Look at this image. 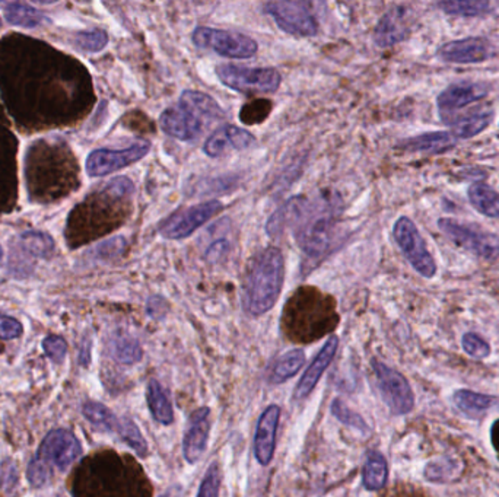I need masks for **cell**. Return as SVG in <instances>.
I'll list each match as a JSON object with an SVG mask.
<instances>
[{"label":"cell","instance_id":"cell-43","mask_svg":"<svg viewBox=\"0 0 499 497\" xmlns=\"http://www.w3.org/2000/svg\"><path fill=\"white\" fill-rule=\"evenodd\" d=\"M383 497H431L424 490L418 489L415 485H397L388 490Z\"/></svg>","mask_w":499,"mask_h":497},{"label":"cell","instance_id":"cell-33","mask_svg":"<svg viewBox=\"0 0 499 497\" xmlns=\"http://www.w3.org/2000/svg\"><path fill=\"white\" fill-rule=\"evenodd\" d=\"M20 492V471L12 460L0 464V497H15Z\"/></svg>","mask_w":499,"mask_h":497},{"label":"cell","instance_id":"cell-18","mask_svg":"<svg viewBox=\"0 0 499 497\" xmlns=\"http://www.w3.org/2000/svg\"><path fill=\"white\" fill-rule=\"evenodd\" d=\"M280 407L269 406L260 416L254 438V453L262 466H269L272 461L276 446V430L279 425Z\"/></svg>","mask_w":499,"mask_h":497},{"label":"cell","instance_id":"cell-5","mask_svg":"<svg viewBox=\"0 0 499 497\" xmlns=\"http://www.w3.org/2000/svg\"><path fill=\"white\" fill-rule=\"evenodd\" d=\"M220 82L244 95H257L276 92L282 84V76L273 68H244L237 64L216 66Z\"/></svg>","mask_w":499,"mask_h":497},{"label":"cell","instance_id":"cell-23","mask_svg":"<svg viewBox=\"0 0 499 497\" xmlns=\"http://www.w3.org/2000/svg\"><path fill=\"white\" fill-rule=\"evenodd\" d=\"M453 400H454L457 409L471 418H482L487 410L495 406L496 402L495 397L478 394V393H473L470 390L455 391Z\"/></svg>","mask_w":499,"mask_h":497},{"label":"cell","instance_id":"cell-30","mask_svg":"<svg viewBox=\"0 0 499 497\" xmlns=\"http://www.w3.org/2000/svg\"><path fill=\"white\" fill-rule=\"evenodd\" d=\"M18 245L21 250L27 254L37 257V259H46L50 257L54 251V241L50 235L46 232L29 231L20 235Z\"/></svg>","mask_w":499,"mask_h":497},{"label":"cell","instance_id":"cell-34","mask_svg":"<svg viewBox=\"0 0 499 497\" xmlns=\"http://www.w3.org/2000/svg\"><path fill=\"white\" fill-rule=\"evenodd\" d=\"M272 108V101L269 100H254L247 103L241 108V123L247 124V126L262 123L268 119Z\"/></svg>","mask_w":499,"mask_h":497},{"label":"cell","instance_id":"cell-1","mask_svg":"<svg viewBox=\"0 0 499 497\" xmlns=\"http://www.w3.org/2000/svg\"><path fill=\"white\" fill-rule=\"evenodd\" d=\"M339 207L332 197L298 195L287 200L269 220V234L279 235L285 228L294 229L298 247L308 264L316 266L332 251L337 232Z\"/></svg>","mask_w":499,"mask_h":497},{"label":"cell","instance_id":"cell-29","mask_svg":"<svg viewBox=\"0 0 499 497\" xmlns=\"http://www.w3.org/2000/svg\"><path fill=\"white\" fill-rule=\"evenodd\" d=\"M388 468L386 458L379 452H371L368 455L367 462L363 467L362 482L365 489L379 490L387 482Z\"/></svg>","mask_w":499,"mask_h":497},{"label":"cell","instance_id":"cell-26","mask_svg":"<svg viewBox=\"0 0 499 497\" xmlns=\"http://www.w3.org/2000/svg\"><path fill=\"white\" fill-rule=\"evenodd\" d=\"M82 411L87 420L98 429L110 434H121L123 418H117L116 414L104 404L96 402H85Z\"/></svg>","mask_w":499,"mask_h":497},{"label":"cell","instance_id":"cell-14","mask_svg":"<svg viewBox=\"0 0 499 497\" xmlns=\"http://www.w3.org/2000/svg\"><path fill=\"white\" fill-rule=\"evenodd\" d=\"M487 95V87L484 84H473V82H460L448 87L445 91L441 92L438 96V108L441 119L452 123L457 112L466 105L484 100Z\"/></svg>","mask_w":499,"mask_h":497},{"label":"cell","instance_id":"cell-2","mask_svg":"<svg viewBox=\"0 0 499 497\" xmlns=\"http://www.w3.org/2000/svg\"><path fill=\"white\" fill-rule=\"evenodd\" d=\"M337 324L335 299L312 286L296 289L282 315V328L292 342H314L332 333Z\"/></svg>","mask_w":499,"mask_h":497},{"label":"cell","instance_id":"cell-39","mask_svg":"<svg viewBox=\"0 0 499 497\" xmlns=\"http://www.w3.org/2000/svg\"><path fill=\"white\" fill-rule=\"evenodd\" d=\"M463 349L469 356L475 359H487L491 354L489 343L475 333H466L463 335Z\"/></svg>","mask_w":499,"mask_h":497},{"label":"cell","instance_id":"cell-46","mask_svg":"<svg viewBox=\"0 0 499 497\" xmlns=\"http://www.w3.org/2000/svg\"><path fill=\"white\" fill-rule=\"evenodd\" d=\"M491 441L492 445H494V448H495L496 453H498L499 458V420H496V422L494 423V426H492Z\"/></svg>","mask_w":499,"mask_h":497},{"label":"cell","instance_id":"cell-44","mask_svg":"<svg viewBox=\"0 0 499 497\" xmlns=\"http://www.w3.org/2000/svg\"><path fill=\"white\" fill-rule=\"evenodd\" d=\"M228 250H229V244L225 239H218L215 243L211 245V247L206 250V254H204V259L209 263H218L220 260L224 259L227 255Z\"/></svg>","mask_w":499,"mask_h":497},{"label":"cell","instance_id":"cell-32","mask_svg":"<svg viewBox=\"0 0 499 497\" xmlns=\"http://www.w3.org/2000/svg\"><path fill=\"white\" fill-rule=\"evenodd\" d=\"M438 6L444 12L460 16L484 15L491 11V4L484 0H466V2L448 0V2H439Z\"/></svg>","mask_w":499,"mask_h":497},{"label":"cell","instance_id":"cell-41","mask_svg":"<svg viewBox=\"0 0 499 497\" xmlns=\"http://www.w3.org/2000/svg\"><path fill=\"white\" fill-rule=\"evenodd\" d=\"M124 248H126V241L121 236L108 239L105 243L101 244L100 247L96 248V253L100 259H114L117 255H121Z\"/></svg>","mask_w":499,"mask_h":497},{"label":"cell","instance_id":"cell-8","mask_svg":"<svg viewBox=\"0 0 499 497\" xmlns=\"http://www.w3.org/2000/svg\"><path fill=\"white\" fill-rule=\"evenodd\" d=\"M438 228L457 247L469 251L476 257L487 260L499 257V239L491 232H485L479 228L463 225L459 220L448 218L439 220Z\"/></svg>","mask_w":499,"mask_h":497},{"label":"cell","instance_id":"cell-12","mask_svg":"<svg viewBox=\"0 0 499 497\" xmlns=\"http://www.w3.org/2000/svg\"><path fill=\"white\" fill-rule=\"evenodd\" d=\"M82 445L75 435L68 429H54L48 432L36 458L50 471L57 468L66 471L80 457Z\"/></svg>","mask_w":499,"mask_h":497},{"label":"cell","instance_id":"cell-38","mask_svg":"<svg viewBox=\"0 0 499 497\" xmlns=\"http://www.w3.org/2000/svg\"><path fill=\"white\" fill-rule=\"evenodd\" d=\"M220 471L218 462H212L200 485L197 497H220Z\"/></svg>","mask_w":499,"mask_h":497},{"label":"cell","instance_id":"cell-24","mask_svg":"<svg viewBox=\"0 0 499 497\" xmlns=\"http://www.w3.org/2000/svg\"><path fill=\"white\" fill-rule=\"evenodd\" d=\"M146 400H148L149 410L156 422L165 426L171 425L174 420L171 402L168 400L164 388L156 379H151L148 382Z\"/></svg>","mask_w":499,"mask_h":497},{"label":"cell","instance_id":"cell-31","mask_svg":"<svg viewBox=\"0 0 499 497\" xmlns=\"http://www.w3.org/2000/svg\"><path fill=\"white\" fill-rule=\"evenodd\" d=\"M305 362V353L301 349L287 352L282 358L278 359L272 372L273 382H284L291 378L303 368Z\"/></svg>","mask_w":499,"mask_h":497},{"label":"cell","instance_id":"cell-7","mask_svg":"<svg viewBox=\"0 0 499 497\" xmlns=\"http://www.w3.org/2000/svg\"><path fill=\"white\" fill-rule=\"evenodd\" d=\"M193 43L229 59H250L259 50L256 41L240 32L199 27L193 32Z\"/></svg>","mask_w":499,"mask_h":497},{"label":"cell","instance_id":"cell-16","mask_svg":"<svg viewBox=\"0 0 499 497\" xmlns=\"http://www.w3.org/2000/svg\"><path fill=\"white\" fill-rule=\"evenodd\" d=\"M256 144V137L245 128H238L232 124L218 128L206 144L204 145V152L211 158H220L227 155L228 152L244 151Z\"/></svg>","mask_w":499,"mask_h":497},{"label":"cell","instance_id":"cell-13","mask_svg":"<svg viewBox=\"0 0 499 497\" xmlns=\"http://www.w3.org/2000/svg\"><path fill=\"white\" fill-rule=\"evenodd\" d=\"M151 151V142L140 140L124 149H96L87 160V172L91 177H104L137 162Z\"/></svg>","mask_w":499,"mask_h":497},{"label":"cell","instance_id":"cell-10","mask_svg":"<svg viewBox=\"0 0 499 497\" xmlns=\"http://www.w3.org/2000/svg\"><path fill=\"white\" fill-rule=\"evenodd\" d=\"M395 243L399 244L400 250L409 263L420 276L431 278L436 276L437 264L432 259L431 253L428 251L422 235L418 231L415 223L406 216H402L393 228Z\"/></svg>","mask_w":499,"mask_h":497},{"label":"cell","instance_id":"cell-20","mask_svg":"<svg viewBox=\"0 0 499 497\" xmlns=\"http://www.w3.org/2000/svg\"><path fill=\"white\" fill-rule=\"evenodd\" d=\"M337 346H339V338L336 337V335H332V337L329 338L323 349L317 354L316 359L312 360L310 368L305 370V374L303 375L300 384L296 386L295 397L298 398V400H303V398L312 394V391L314 390L317 382L321 378V375L326 372L329 365L332 363L336 352H337Z\"/></svg>","mask_w":499,"mask_h":497},{"label":"cell","instance_id":"cell-42","mask_svg":"<svg viewBox=\"0 0 499 497\" xmlns=\"http://www.w3.org/2000/svg\"><path fill=\"white\" fill-rule=\"evenodd\" d=\"M22 324L12 317L0 314V338L2 340H13L22 335Z\"/></svg>","mask_w":499,"mask_h":497},{"label":"cell","instance_id":"cell-48","mask_svg":"<svg viewBox=\"0 0 499 497\" xmlns=\"http://www.w3.org/2000/svg\"><path fill=\"white\" fill-rule=\"evenodd\" d=\"M2 255H4V248L0 245V259H2Z\"/></svg>","mask_w":499,"mask_h":497},{"label":"cell","instance_id":"cell-35","mask_svg":"<svg viewBox=\"0 0 499 497\" xmlns=\"http://www.w3.org/2000/svg\"><path fill=\"white\" fill-rule=\"evenodd\" d=\"M76 47L87 53H98L104 50L108 45L107 32L103 29H89V31L78 32L75 38Z\"/></svg>","mask_w":499,"mask_h":497},{"label":"cell","instance_id":"cell-15","mask_svg":"<svg viewBox=\"0 0 499 497\" xmlns=\"http://www.w3.org/2000/svg\"><path fill=\"white\" fill-rule=\"evenodd\" d=\"M489 41L480 37H469L463 40L450 41L439 48V57L450 63H480L491 56Z\"/></svg>","mask_w":499,"mask_h":497},{"label":"cell","instance_id":"cell-27","mask_svg":"<svg viewBox=\"0 0 499 497\" xmlns=\"http://www.w3.org/2000/svg\"><path fill=\"white\" fill-rule=\"evenodd\" d=\"M110 353L119 363L135 365L142 359V347L137 338L119 333L110 342Z\"/></svg>","mask_w":499,"mask_h":497},{"label":"cell","instance_id":"cell-36","mask_svg":"<svg viewBox=\"0 0 499 497\" xmlns=\"http://www.w3.org/2000/svg\"><path fill=\"white\" fill-rule=\"evenodd\" d=\"M121 439H123L126 443H128L132 450L137 451V455L140 457H145L146 452H148V445H146V441H145L144 436L140 434L139 427H137V423L130 420V418H123V425H121V434H119Z\"/></svg>","mask_w":499,"mask_h":497},{"label":"cell","instance_id":"cell-21","mask_svg":"<svg viewBox=\"0 0 499 497\" xmlns=\"http://www.w3.org/2000/svg\"><path fill=\"white\" fill-rule=\"evenodd\" d=\"M455 146L454 135L448 132H432L416 136L404 140L400 147L408 152H425V153H441Z\"/></svg>","mask_w":499,"mask_h":497},{"label":"cell","instance_id":"cell-9","mask_svg":"<svg viewBox=\"0 0 499 497\" xmlns=\"http://www.w3.org/2000/svg\"><path fill=\"white\" fill-rule=\"evenodd\" d=\"M224 209V204L218 200H211L196 206L181 209L168 216L167 220L161 222L158 231L165 239L180 241L188 238L190 235L204 227V223L212 220L213 216L218 215Z\"/></svg>","mask_w":499,"mask_h":497},{"label":"cell","instance_id":"cell-3","mask_svg":"<svg viewBox=\"0 0 499 497\" xmlns=\"http://www.w3.org/2000/svg\"><path fill=\"white\" fill-rule=\"evenodd\" d=\"M285 261L279 248L268 247L248 264L244 278V310L259 317L272 310L284 286Z\"/></svg>","mask_w":499,"mask_h":497},{"label":"cell","instance_id":"cell-4","mask_svg":"<svg viewBox=\"0 0 499 497\" xmlns=\"http://www.w3.org/2000/svg\"><path fill=\"white\" fill-rule=\"evenodd\" d=\"M224 119V110L209 94L184 91L179 104L161 114L160 126L165 135L183 142H195L211 124Z\"/></svg>","mask_w":499,"mask_h":497},{"label":"cell","instance_id":"cell-11","mask_svg":"<svg viewBox=\"0 0 499 497\" xmlns=\"http://www.w3.org/2000/svg\"><path fill=\"white\" fill-rule=\"evenodd\" d=\"M372 368L376 372L377 385L384 402L393 414H408L415 406V395L408 379L397 370L388 368L383 362L374 360Z\"/></svg>","mask_w":499,"mask_h":497},{"label":"cell","instance_id":"cell-6","mask_svg":"<svg viewBox=\"0 0 499 497\" xmlns=\"http://www.w3.org/2000/svg\"><path fill=\"white\" fill-rule=\"evenodd\" d=\"M266 15L275 21L282 31L295 37H314L319 32V22L308 2L280 0L264 4Z\"/></svg>","mask_w":499,"mask_h":497},{"label":"cell","instance_id":"cell-22","mask_svg":"<svg viewBox=\"0 0 499 497\" xmlns=\"http://www.w3.org/2000/svg\"><path fill=\"white\" fill-rule=\"evenodd\" d=\"M494 112L489 108H479L475 112H469L466 116H460L453 120L452 126L454 128L455 139H471L479 133L484 132L485 128L492 123Z\"/></svg>","mask_w":499,"mask_h":497},{"label":"cell","instance_id":"cell-40","mask_svg":"<svg viewBox=\"0 0 499 497\" xmlns=\"http://www.w3.org/2000/svg\"><path fill=\"white\" fill-rule=\"evenodd\" d=\"M43 351L48 359H52L53 362H63L68 353V344L63 338L59 335H48L43 342Z\"/></svg>","mask_w":499,"mask_h":497},{"label":"cell","instance_id":"cell-19","mask_svg":"<svg viewBox=\"0 0 499 497\" xmlns=\"http://www.w3.org/2000/svg\"><path fill=\"white\" fill-rule=\"evenodd\" d=\"M409 32L408 11L397 6L388 11L379 20L374 31V41L381 48L392 47L400 41L404 40Z\"/></svg>","mask_w":499,"mask_h":497},{"label":"cell","instance_id":"cell-49","mask_svg":"<svg viewBox=\"0 0 499 497\" xmlns=\"http://www.w3.org/2000/svg\"><path fill=\"white\" fill-rule=\"evenodd\" d=\"M0 27H2V21H0Z\"/></svg>","mask_w":499,"mask_h":497},{"label":"cell","instance_id":"cell-28","mask_svg":"<svg viewBox=\"0 0 499 497\" xmlns=\"http://www.w3.org/2000/svg\"><path fill=\"white\" fill-rule=\"evenodd\" d=\"M4 18L8 21L9 24L15 25V27H22V29H36L38 25L46 20L45 15L32 8L27 4H4Z\"/></svg>","mask_w":499,"mask_h":497},{"label":"cell","instance_id":"cell-25","mask_svg":"<svg viewBox=\"0 0 499 497\" xmlns=\"http://www.w3.org/2000/svg\"><path fill=\"white\" fill-rule=\"evenodd\" d=\"M469 200L476 211L499 220V193L484 183L471 184L469 188Z\"/></svg>","mask_w":499,"mask_h":497},{"label":"cell","instance_id":"cell-37","mask_svg":"<svg viewBox=\"0 0 499 497\" xmlns=\"http://www.w3.org/2000/svg\"><path fill=\"white\" fill-rule=\"evenodd\" d=\"M332 411L336 418H339L340 422L345 423L346 426H351L353 429L360 430L361 434H367L368 426L363 422V418L360 414L353 413L346 404L336 400L332 404Z\"/></svg>","mask_w":499,"mask_h":497},{"label":"cell","instance_id":"cell-17","mask_svg":"<svg viewBox=\"0 0 499 497\" xmlns=\"http://www.w3.org/2000/svg\"><path fill=\"white\" fill-rule=\"evenodd\" d=\"M209 414L211 410L208 407H202L190 416V423L183 441L184 458L190 464H196L208 446L209 432H211Z\"/></svg>","mask_w":499,"mask_h":497},{"label":"cell","instance_id":"cell-45","mask_svg":"<svg viewBox=\"0 0 499 497\" xmlns=\"http://www.w3.org/2000/svg\"><path fill=\"white\" fill-rule=\"evenodd\" d=\"M167 310V302L161 296H152L148 302V312L152 317H160L161 314H165L164 311Z\"/></svg>","mask_w":499,"mask_h":497},{"label":"cell","instance_id":"cell-47","mask_svg":"<svg viewBox=\"0 0 499 497\" xmlns=\"http://www.w3.org/2000/svg\"><path fill=\"white\" fill-rule=\"evenodd\" d=\"M181 493H183L181 485H174L170 489L165 490L164 493L161 494L160 497H181Z\"/></svg>","mask_w":499,"mask_h":497}]
</instances>
